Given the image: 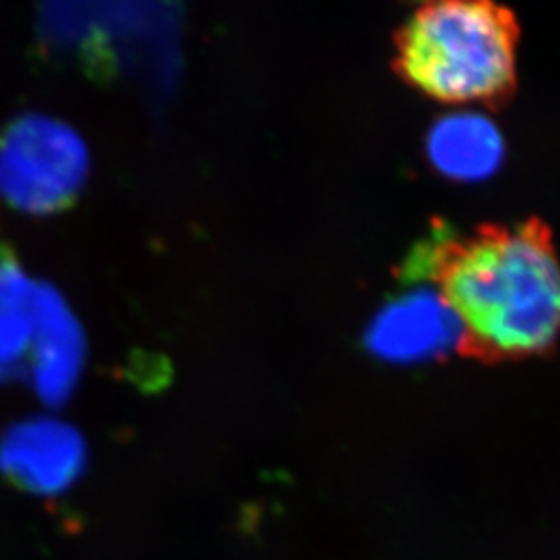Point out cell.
Listing matches in <instances>:
<instances>
[{
  "instance_id": "5",
  "label": "cell",
  "mask_w": 560,
  "mask_h": 560,
  "mask_svg": "<svg viewBox=\"0 0 560 560\" xmlns=\"http://www.w3.org/2000/svg\"><path fill=\"white\" fill-rule=\"evenodd\" d=\"M30 377L46 407L60 408L73 396L85 365V334L57 287L37 281L33 300Z\"/></svg>"
},
{
  "instance_id": "6",
  "label": "cell",
  "mask_w": 560,
  "mask_h": 560,
  "mask_svg": "<svg viewBox=\"0 0 560 560\" xmlns=\"http://www.w3.org/2000/svg\"><path fill=\"white\" fill-rule=\"evenodd\" d=\"M501 153V138L485 118H448L430 137V154L435 165L446 175L459 178L488 175L499 164Z\"/></svg>"
},
{
  "instance_id": "2",
  "label": "cell",
  "mask_w": 560,
  "mask_h": 560,
  "mask_svg": "<svg viewBox=\"0 0 560 560\" xmlns=\"http://www.w3.org/2000/svg\"><path fill=\"white\" fill-rule=\"evenodd\" d=\"M518 35L517 16L504 5L429 2L397 32L394 69L434 101L502 106L517 88Z\"/></svg>"
},
{
  "instance_id": "7",
  "label": "cell",
  "mask_w": 560,
  "mask_h": 560,
  "mask_svg": "<svg viewBox=\"0 0 560 560\" xmlns=\"http://www.w3.org/2000/svg\"><path fill=\"white\" fill-rule=\"evenodd\" d=\"M35 287L16 261H0V381L19 374L32 349Z\"/></svg>"
},
{
  "instance_id": "8",
  "label": "cell",
  "mask_w": 560,
  "mask_h": 560,
  "mask_svg": "<svg viewBox=\"0 0 560 560\" xmlns=\"http://www.w3.org/2000/svg\"><path fill=\"white\" fill-rule=\"evenodd\" d=\"M446 308L439 312L430 303H401L386 312L372 336V347L392 360H416L441 349L448 338Z\"/></svg>"
},
{
  "instance_id": "1",
  "label": "cell",
  "mask_w": 560,
  "mask_h": 560,
  "mask_svg": "<svg viewBox=\"0 0 560 560\" xmlns=\"http://www.w3.org/2000/svg\"><path fill=\"white\" fill-rule=\"evenodd\" d=\"M418 265L454 319L457 349L466 358L526 360L557 343L560 261L539 218L444 236Z\"/></svg>"
},
{
  "instance_id": "4",
  "label": "cell",
  "mask_w": 560,
  "mask_h": 560,
  "mask_svg": "<svg viewBox=\"0 0 560 560\" xmlns=\"http://www.w3.org/2000/svg\"><path fill=\"white\" fill-rule=\"evenodd\" d=\"M88 465L84 435L60 419H22L0 432V476L24 492L66 493L84 477Z\"/></svg>"
},
{
  "instance_id": "3",
  "label": "cell",
  "mask_w": 560,
  "mask_h": 560,
  "mask_svg": "<svg viewBox=\"0 0 560 560\" xmlns=\"http://www.w3.org/2000/svg\"><path fill=\"white\" fill-rule=\"evenodd\" d=\"M88 173V145L59 118L27 113L0 135V195L21 211L44 217L68 207Z\"/></svg>"
}]
</instances>
